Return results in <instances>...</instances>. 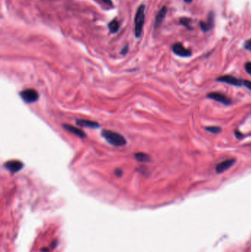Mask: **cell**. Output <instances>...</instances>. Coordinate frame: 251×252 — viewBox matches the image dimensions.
<instances>
[{
    "mask_svg": "<svg viewBox=\"0 0 251 252\" xmlns=\"http://www.w3.org/2000/svg\"><path fill=\"white\" fill-rule=\"evenodd\" d=\"M102 136L108 143L111 144L113 146L122 147L126 145L127 141L125 138L122 135L115 131H109V130H103L102 131Z\"/></svg>",
    "mask_w": 251,
    "mask_h": 252,
    "instance_id": "1",
    "label": "cell"
},
{
    "mask_svg": "<svg viewBox=\"0 0 251 252\" xmlns=\"http://www.w3.org/2000/svg\"><path fill=\"white\" fill-rule=\"evenodd\" d=\"M145 20V5H141L137 10L135 16V28L134 33L136 38H139L143 31V27Z\"/></svg>",
    "mask_w": 251,
    "mask_h": 252,
    "instance_id": "2",
    "label": "cell"
},
{
    "mask_svg": "<svg viewBox=\"0 0 251 252\" xmlns=\"http://www.w3.org/2000/svg\"><path fill=\"white\" fill-rule=\"evenodd\" d=\"M21 99L27 103H33L36 102L39 97V94L38 92L35 89H28L23 90L20 93Z\"/></svg>",
    "mask_w": 251,
    "mask_h": 252,
    "instance_id": "3",
    "label": "cell"
},
{
    "mask_svg": "<svg viewBox=\"0 0 251 252\" xmlns=\"http://www.w3.org/2000/svg\"><path fill=\"white\" fill-rule=\"evenodd\" d=\"M207 97L210 98V99L214 100L223 103L225 106H228V105H230L232 103V100L230 98L220 92H211L207 95Z\"/></svg>",
    "mask_w": 251,
    "mask_h": 252,
    "instance_id": "4",
    "label": "cell"
},
{
    "mask_svg": "<svg viewBox=\"0 0 251 252\" xmlns=\"http://www.w3.org/2000/svg\"><path fill=\"white\" fill-rule=\"evenodd\" d=\"M23 163L20 161L18 160H11L8 161L5 164V167L10 171L12 173H15V172H18L23 168Z\"/></svg>",
    "mask_w": 251,
    "mask_h": 252,
    "instance_id": "5",
    "label": "cell"
},
{
    "mask_svg": "<svg viewBox=\"0 0 251 252\" xmlns=\"http://www.w3.org/2000/svg\"><path fill=\"white\" fill-rule=\"evenodd\" d=\"M172 51L175 55L181 57H189L191 55V52L185 48L181 43L174 44L172 46Z\"/></svg>",
    "mask_w": 251,
    "mask_h": 252,
    "instance_id": "6",
    "label": "cell"
},
{
    "mask_svg": "<svg viewBox=\"0 0 251 252\" xmlns=\"http://www.w3.org/2000/svg\"><path fill=\"white\" fill-rule=\"evenodd\" d=\"M217 80L220 81V82H223L226 83L230 84V85L233 86H242L243 83V81H242L240 79L236 78V77H233L232 75H224L222 76V77H218L217 79Z\"/></svg>",
    "mask_w": 251,
    "mask_h": 252,
    "instance_id": "7",
    "label": "cell"
},
{
    "mask_svg": "<svg viewBox=\"0 0 251 252\" xmlns=\"http://www.w3.org/2000/svg\"><path fill=\"white\" fill-rule=\"evenodd\" d=\"M236 159H230L223 161V162L219 163L216 167V171L217 173H222L225 172V170H228L230 167H231L235 164Z\"/></svg>",
    "mask_w": 251,
    "mask_h": 252,
    "instance_id": "8",
    "label": "cell"
},
{
    "mask_svg": "<svg viewBox=\"0 0 251 252\" xmlns=\"http://www.w3.org/2000/svg\"><path fill=\"white\" fill-rule=\"evenodd\" d=\"M214 25V13H210L208 15V18L206 22H200V28L203 32H208L213 28Z\"/></svg>",
    "mask_w": 251,
    "mask_h": 252,
    "instance_id": "9",
    "label": "cell"
},
{
    "mask_svg": "<svg viewBox=\"0 0 251 252\" xmlns=\"http://www.w3.org/2000/svg\"><path fill=\"white\" fill-rule=\"evenodd\" d=\"M64 128H65L66 130H67L69 132H70V133H73V134L76 135V136H79V137H80V138H85L86 136V133H85L81 129L77 128V127L71 126V125L64 124Z\"/></svg>",
    "mask_w": 251,
    "mask_h": 252,
    "instance_id": "10",
    "label": "cell"
},
{
    "mask_svg": "<svg viewBox=\"0 0 251 252\" xmlns=\"http://www.w3.org/2000/svg\"><path fill=\"white\" fill-rule=\"evenodd\" d=\"M77 126L89 128H99V123L96 122L88 120V119H77L76 121Z\"/></svg>",
    "mask_w": 251,
    "mask_h": 252,
    "instance_id": "11",
    "label": "cell"
},
{
    "mask_svg": "<svg viewBox=\"0 0 251 252\" xmlns=\"http://www.w3.org/2000/svg\"><path fill=\"white\" fill-rule=\"evenodd\" d=\"M167 7H163L159 11L156 17H155V28H158L161 25L163 20L165 18L166 15H167Z\"/></svg>",
    "mask_w": 251,
    "mask_h": 252,
    "instance_id": "12",
    "label": "cell"
},
{
    "mask_svg": "<svg viewBox=\"0 0 251 252\" xmlns=\"http://www.w3.org/2000/svg\"><path fill=\"white\" fill-rule=\"evenodd\" d=\"M134 157L140 162H148L150 161V155L145 153H137L134 155Z\"/></svg>",
    "mask_w": 251,
    "mask_h": 252,
    "instance_id": "13",
    "label": "cell"
},
{
    "mask_svg": "<svg viewBox=\"0 0 251 252\" xmlns=\"http://www.w3.org/2000/svg\"><path fill=\"white\" fill-rule=\"evenodd\" d=\"M108 27L111 33H116L119 30V23L116 19H113L111 21H110Z\"/></svg>",
    "mask_w": 251,
    "mask_h": 252,
    "instance_id": "14",
    "label": "cell"
},
{
    "mask_svg": "<svg viewBox=\"0 0 251 252\" xmlns=\"http://www.w3.org/2000/svg\"><path fill=\"white\" fill-rule=\"evenodd\" d=\"M206 130L212 133H219L222 131V128L219 126H208L206 127Z\"/></svg>",
    "mask_w": 251,
    "mask_h": 252,
    "instance_id": "15",
    "label": "cell"
},
{
    "mask_svg": "<svg viewBox=\"0 0 251 252\" xmlns=\"http://www.w3.org/2000/svg\"><path fill=\"white\" fill-rule=\"evenodd\" d=\"M190 21H191V19L188 18H182L181 20H180V23L188 28H190V27H189Z\"/></svg>",
    "mask_w": 251,
    "mask_h": 252,
    "instance_id": "16",
    "label": "cell"
},
{
    "mask_svg": "<svg viewBox=\"0 0 251 252\" xmlns=\"http://www.w3.org/2000/svg\"><path fill=\"white\" fill-rule=\"evenodd\" d=\"M244 47H245L246 50L251 52V39L246 41L245 44H244Z\"/></svg>",
    "mask_w": 251,
    "mask_h": 252,
    "instance_id": "17",
    "label": "cell"
},
{
    "mask_svg": "<svg viewBox=\"0 0 251 252\" xmlns=\"http://www.w3.org/2000/svg\"><path fill=\"white\" fill-rule=\"evenodd\" d=\"M245 68L246 72H247L249 75H251V62H247V63H246Z\"/></svg>",
    "mask_w": 251,
    "mask_h": 252,
    "instance_id": "18",
    "label": "cell"
},
{
    "mask_svg": "<svg viewBox=\"0 0 251 252\" xmlns=\"http://www.w3.org/2000/svg\"><path fill=\"white\" fill-rule=\"evenodd\" d=\"M243 83H244V85L247 88V89H249L250 90H251V81L245 80V81H243Z\"/></svg>",
    "mask_w": 251,
    "mask_h": 252,
    "instance_id": "19",
    "label": "cell"
},
{
    "mask_svg": "<svg viewBox=\"0 0 251 252\" xmlns=\"http://www.w3.org/2000/svg\"><path fill=\"white\" fill-rule=\"evenodd\" d=\"M115 174L119 177L121 176V175H122V170H120V169H117V170H115Z\"/></svg>",
    "mask_w": 251,
    "mask_h": 252,
    "instance_id": "20",
    "label": "cell"
},
{
    "mask_svg": "<svg viewBox=\"0 0 251 252\" xmlns=\"http://www.w3.org/2000/svg\"><path fill=\"white\" fill-rule=\"evenodd\" d=\"M102 1H103L104 3H106V5H108L112 6V5H113L111 0H102Z\"/></svg>",
    "mask_w": 251,
    "mask_h": 252,
    "instance_id": "21",
    "label": "cell"
},
{
    "mask_svg": "<svg viewBox=\"0 0 251 252\" xmlns=\"http://www.w3.org/2000/svg\"><path fill=\"white\" fill-rule=\"evenodd\" d=\"M57 241H54L53 242H52V243H51V245H50V247L52 248H55V247H56V246H57Z\"/></svg>",
    "mask_w": 251,
    "mask_h": 252,
    "instance_id": "22",
    "label": "cell"
},
{
    "mask_svg": "<svg viewBox=\"0 0 251 252\" xmlns=\"http://www.w3.org/2000/svg\"><path fill=\"white\" fill-rule=\"evenodd\" d=\"M128 46H126L122 50V54H126L127 52H128Z\"/></svg>",
    "mask_w": 251,
    "mask_h": 252,
    "instance_id": "23",
    "label": "cell"
},
{
    "mask_svg": "<svg viewBox=\"0 0 251 252\" xmlns=\"http://www.w3.org/2000/svg\"><path fill=\"white\" fill-rule=\"evenodd\" d=\"M236 137L237 138H240V136H242V133H240V132H238V131H236Z\"/></svg>",
    "mask_w": 251,
    "mask_h": 252,
    "instance_id": "24",
    "label": "cell"
},
{
    "mask_svg": "<svg viewBox=\"0 0 251 252\" xmlns=\"http://www.w3.org/2000/svg\"><path fill=\"white\" fill-rule=\"evenodd\" d=\"M41 251L47 252V251H49V249L47 248H42V249H41Z\"/></svg>",
    "mask_w": 251,
    "mask_h": 252,
    "instance_id": "25",
    "label": "cell"
},
{
    "mask_svg": "<svg viewBox=\"0 0 251 252\" xmlns=\"http://www.w3.org/2000/svg\"><path fill=\"white\" fill-rule=\"evenodd\" d=\"M192 1L193 0H184L185 2H186V3H191Z\"/></svg>",
    "mask_w": 251,
    "mask_h": 252,
    "instance_id": "26",
    "label": "cell"
}]
</instances>
